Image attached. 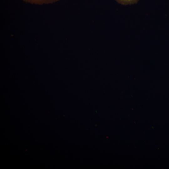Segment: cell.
I'll return each mask as SVG.
<instances>
[{"mask_svg":"<svg viewBox=\"0 0 169 169\" xmlns=\"http://www.w3.org/2000/svg\"><path fill=\"white\" fill-rule=\"evenodd\" d=\"M24 1L36 4L52 3L59 0H23Z\"/></svg>","mask_w":169,"mask_h":169,"instance_id":"obj_1","label":"cell"},{"mask_svg":"<svg viewBox=\"0 0 169 169\" xmlns=\"http://www.w3.org/2000/svg\"><path fill=\"white\" fill-rule=\"evenodd\" d=\"M138 0H116L119 3L122 5H126L135 3Z\"/></svg>","mask_w":169,"mask_h":169,"instance_id":"obj_2","label":"cell"}]
</instances>
